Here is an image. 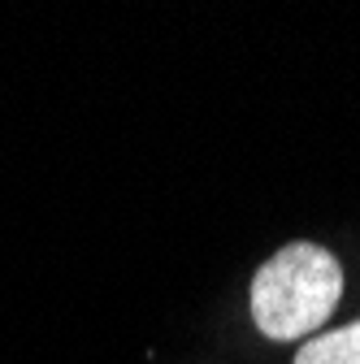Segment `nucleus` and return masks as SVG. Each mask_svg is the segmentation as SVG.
<instances>
[{
  "mask_svg": "<svg viewBox=\"0 0 360 364\" xmlns=\"http://www.w3.org/2000/svg\"><path fill=\"white\" fill-rule=\"evenodd\" d=\"M343 299V264L322 243H287L252 278V321L265 338L295 343L312 338Z\"/></svg>",
  "mask_w": 360,
  "mask_h": 364,
  "instance_id": "1",
  "label": "nucleus"
},
{
  "mask_svg": "<svg viewBox=\"0 0 360 364\" xmlns=\"http://www.w3.org/2000/svg\"><path fill=\"white\" fill-rule=\"evenodd\" d=\"M295 364H360V316L330 334H312L295 351Z\"/></svg>",
  "mask_w": 360,
  "mask_h": 364,
  "instance_id": "2",
  "label": "nucleus"
}]
</instances>
